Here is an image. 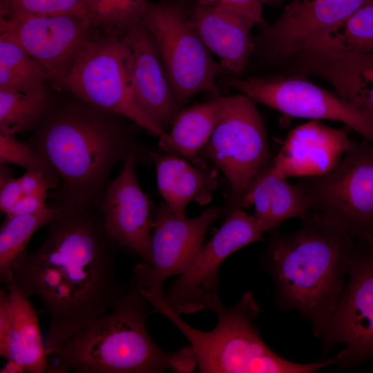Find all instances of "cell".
<instances>
[{"mask_svg":"<svg viewBox=\"0 0 373 373\" xmlns=\"http://www.w3.org/2000/svg\"><path fill=\"white\" fill-rule=\"evenodd\" d=\"M47 236L12 271L23 292L37 296L50 317L48 361L66 341L111 310L122 294L116 282L119 245L106 232L99 207L60 208Z\"/></svg>","mask_w":373,"mask_h":373,"instance_id":"obj_1","label":"cell"},{"mask_svg":"<svg viewBox=\"0 0 373 373\" xmlns=\"http://www.w3.org/2000/svg\"><path fill=\"white\" fill-rule=\"evenodd\" d=\"M122 116L97 108L75 97L57 100L26 143L56 170L60 186L50 205L60 208L99 207L110 173L134 153L150 152L137 142Z\"/></svg>","mask_w":373,"mask_h":373,"instance_id":"obj_2","label":"cell"},{"mask_svg":"<svg viewBox=\"0 0 373 373\" xmlns=\"http://www.w3.org/2000/svg\"><path fill=\"white\" fill-rule=\"evenodd\" d=\"M303 222L289 234L273 231L263 261L275 283L280 309L295 310L307 319L323 344L356 243L316 211Z\"/></svg>","mask_w":373,"mask_h":373,"instance_id":"obj_3","label":"cell"},{"mask_svg":"<svg viewBox=\"0 0 373 373\" xmlns=\"http://www.w3.org/2000/svg\"><path fill=\"white\" fill-rule=\"evenodd\" d=\"M147 298L134 284L125 289L114 307L66 341L48 359V372L189 373L197 365L190 346L166 352L146 327Z\"/></svg>","mask_w":373,"mask_h":373,"instance_id":"obj_4","label":"cell"},{"mask_svg":"<svg viewBox=\"0 0 373 373\" xmlns=\"http://www.w3.org/2000/svg\"><path fill=\"white\" fill-rule=\"evenodd\" d=\"M155 309L169 318L184 334L202 373H313L335 364L334 358L299 363L274 352L262 341L253 322L260 311L251 292H246L233 307L220 302L218 293L205 300L218 323L211 331L196 329L180 318L164 295L142 291Z\"/></svg>","mask_w":373,"mask_h":373,"instance_id":"obj_5","label":"cell"},{"mask_svg":"<svg viewBox=\"0 0 373 373\" xmlns=\"http://www.w3.org/2000/svg\"><path fill=\"white\" fill-rule=\"evenodd\" d=\"M192 1H148L142 19L159 48L180 110L197 93L220 96L217 80L227 75L191 22Z\"/></svg>","mask_w":373,"mask_h":373,"instance_id":"obj_6","label":"cell"},{"mask_svg":"<svg viewBox=\"0 0 373 373\" xmlns=\"http://www.w3.org/2000/svg\"><path fill=\"white\" fill-rule=\"evenodd\" d=\"M100 110L122 116L153 135L165 131L143 111L133 94L121 35L93 32L61 79L58 90Z\"/></svg>","mask_w":373,"mask_h":373,"instance_id":"obj_7","label":"cell"},{"mask_svg":"<svg viewBox=\"0 0 373 373\" xmlns=\"http://www.w3.org/2000/svg\"><path fill=\"white\" fill-rule=\"evenodd\" d=\"M351 141L344 157L329 172L303 177L296 186L312 209L356 241L373 244V146Z\"/></svg>","mask_w":373,"mask_h":373,"instance_id":"obj_8","label":"cell"},{"mask_svg":"<svg viewBox=\"0 0 373 373\" xmlns=\"http://www.w3.org/2000/svg\"><path fill=\"white\" fill-rule=\"evenodd\" d=\"M201 152L226 176L233 211L240 209L247 189L270 162L265 127L255 102L242 93L222 96L220 119Z\"/></svg>","mask_w":373,"mask_h":373,"instance_id":"obj_9","label":"cell"},{"mask_svg":"<svg viewBox=\"0 0 373 373\" xmlns=\"http://www.w3.org/2000/svg\"><path fill=\"white\" fill-rule=\"evenodd\" d=\"M221 78L227 86L286 116L340 122L373 142V123L364 114L336 93L305 79L281 76L242 79L230 75Z\"/></svg>","mask_w":373,"mask_h":373,"instance_id":"obj_10","label":"cell"},{"mask_svg":"<svg viewBox=\"0 0 373 373\" xmlns=\"http://www.w3.org/2000/svg\"><path fill=\"white\" fill-rule=\"evenodd\" d=\"M357 245L347 274L348 283L336 303L325 351L345 345L334 356L341 369L352 367L373 356V244Z\"/></svg>","mask_w":373,"mask_h":373,"instance_id":"obj_11","label":"cell"},{"mask_svg":"<svg viewBox=\"0 0 373 373\" xmlns=\"http://www.w3.org/2000/svg\"><path fill=\"white\" fill-rule=\"evenodd\" d=\"M366 0H292L255 37L254 52L269 61L292 59L334 34Z\"/></svg>","mask_w":373,"mask_h":373,"instance_id":"obj_12","label":"cell"},{"mask_svg":"<svg viewBox=\"0 0 373 373\" xmlns=\"http://www.w3.org/2000/svg\"><path fill=\"white\" fill-rule=\"evenodd\" d=\"M211 207L198 217L178 216L160 204L154 209L151 238V261L133 269V283L139 288L164 295V283L170 276L182 274L204 245L206 233L218 216Z\"/></svg>","mask_w":373,"mask_h":373,"instance_id":"obj_13","label":"cell"},{"mask_svg":"<svg viewBox=\"0 0 373 373\" xmlns=\"http://www.w3.org/2000/svg\"><path fill=\"white\" fill-rule=\"evenodd\" d=\"M264 231L254 216L233 211L214 236L202 247L187 269L171 285L165 300L178 314L205 309L206 299L218 293L222 262L243 247L263 241Z\"/></svg>","mask_w":373,"mask_h":373,"instance_id":"obj_14","label":"cell"},{"mask_svg":"<svg viewBox=\"0 0 373 373\" xmlns=\"http://www.w3.org/2000/svg\"><path fill=\"white\" fill-rule=\"evenodd\" d=\"M94 28L89 19L75 15L0 17V39L15 44L39 61L57 90Z\"/></svg>","mask_w":373,"mask_h":373,"instance_id":"obj_15","label":"cell"},{"mask_svg":"<svg viewBox=\"0 0 373 373\" xmlns=\"http://www.w3.org/2000/svg\"><path fill=\"white\" fill-rule=\"evenodd\" d=\"M137 160H142L131 153L123 161L119 174L105 189L99 210L108 234L149 264L154 210L137 178Z\"/></svg>","mask_w":373,"mask_h":373,"instance_id":"obj_16","label":"cell"},{"mask_svg":"<svg viewBox=\"0 0 373 373\" xmlns=\"http://www.w3.org/2000/svg\"><path fill=\"white\" fill-rule=\"evenodd\" d=\"M127 52V70L135 97L164 131L181 111L159 48L142 21L121 35Z\"/></svg>","mask_w":373,"mask_h":373,"instance_id":"obj_17","label":"cell"},{"mask_svg":"<svg viewBox=\"0 0 373 373\" xmlns=\"http://www.w3.org/2000/svg\"><path fill=\"white\" fill-rule=\"evenodd\" d=\"M0 290V355L21 364L26 372L43 373L48 355L39 325V315L21 290L12 271Z\"/></svg>","mask_w":373,"mask_h":373,"instance_id":"obj_18","label":"cell"},{"mask_svg":"<svg viewBox=\"0 0 373 373\" xmlns=\"http://www.w3.org/2000/svg\"><path fill=\"white\" fill-rule=\"evenodd\" d=\"M350 128L328 127L312 120L292 130L277 156L271 162L280 175L312 176L326 173L341 161L352 141Z\"/></svg>","mask_w":373,"mask_h":373,"instance_id":"obj_19","label":"cell"},{"mask_svg":"<svg viewBox=\"0 0 373 373\" xmlns=\"http://www.w3.org/2000/svg\"><path fill=\"white\" fill-rule=\"evenodd\" d=\"M191 19L202 41L227 75L239 77L254 52L251 30L255 26L247 18L223 8L204 6L193 0Z\"/></svg>","mask_w":373,"mask_h":373,"instance_id":"obj_20","label":"cell"},{"mask_svg":"<svg viewBox=\"0 0 373 373\" xmlns=\"http://www.w3.org/2000/svg\"><path fill=\"white\" fill-rule=\"evenodd\" d=\"M254 206V216L265 232L284 221L298 218L303 221L313 212L304 193L276 173L271 162L251 182L245 193L240 207Z\"/></svg>","mask_w":373,"mask_h":373,"instance_id":"obj_21","label":"cell"},{"mask_svg":"<svg viewBox=\"0 0 373 373\" xmlns=\"http://www.w3.org/2000/svg\"><path fill=\"white\" fill-rule=\"evenodd\" d=\"M156 169L157 188L166 207L172 213L185 215L191 202L208 203L218 185L216 169H199L172 154L150 152Z\"/></svg>","mask_w":373,"mask_h":373,"instance_id":"obj_22","label":"cell"},{"mask_svg":"<svg viewBox=\"0 0 373 373\" xmlns=\"http://www.w3.org/2000/svg\"><path fill=\"white\" fill-rule=\"evenodd\" d=\"M222 97L182 109L170 131L159 137V146L169 154L195 158L209 140L220 119Z\"/></svg>","mask_w":373,"mask_h":373,"instance_id":"obj_23","label":"cell"},{"mask_svg":"<svg viewBox=\"0 0 373 373\" xmlns=\"http://www.w3.org/2000/svg\"><path fill=\"white\" fill-rule=\"evenodd\" d=\"M53 205L33 213L6 216L0 229V277L4 281L19 259L27 251L33 233L48 224L59 213Z\"/></svg>","mask_w":373,"mask_h":373,"instance_id":"obj_24","label":"cell"},{"mask_svg":"<svg viewBox=\"0 0 373 373\" xmlns=\"http://www.w3.org/2000/svg\"><path fill=\"white\" fill-rule=\"evenodd\" d=\"M54 100L47 89L32 93L0 89V131L12 135L34 131Z\"/></svg>","mask_w":373,"mask_h":373,"instance_id":"obj_25","label":"cell"},{"mask_svg":"<svg viewBox=\"0 0 373 373\" xmlns=\"http://www.w3.org/2000/svg\"><path fill=\"white\" fill-rule=\"evenodd\" d=\"M42 65L15 44L0 39V89L25 93L47 89Z\"/></svg>","mask_w":373,"mask_h":373,"instance_id":"obj_26","label":"cell"},{"mask_svg":"<svg viewBox=\"0 0 373 373\" xmlns=\"http://www.w3.org/2000/svg\"><path fill=\"white\" fill-rule=\"evenodd\" d=\"M148 0H89V17L95 28L118 35L142 21Z\"/></svg>","mask_w":373,"mask_h":373,"instance_id":"obj_27","label":"cell"},{"mask_svg":"<svg viewBox=\"0 0 373 373\" xmlns=\"http://www.w3.org/2000/svg\"><path fill=\"white\" fill-rule=\"evenodd\" d=\"M323 41L352 50L373 52V0H366Z\"/></svg>","mask_w":373,"mask_h":373,"instance_id":"obj_28","label":"cell"},{"mask_svg":"<svg viewBox=\"0 0 373 373\" xmlns=\"http://www.w3.org/2000/svg\"><path fill=\"white\" fill-rule=\"evenodd\" d=\"M0 163L12 164L26 171L39 173L57 189L61 178L52 166L26 142L18 141L12 134L0 131Z\"/></svg>","mask_w":373,"mask_h":373,"instance_id":"obj_29","label":"cell"},{"mask_svg":"<svg viewBox=\"0 0 373 373\" xmlns=\"http://www.w3.org/2000/svg\"><path fill=\"white\" fill-rule=\"evenodd\" d=\"M89 0H1V15H75L89 17Z\"/></svg>","mask_w":373,"mask_h":373,"instance_id":"obj_30","label":"cell"},{"mask_svg":"<svg viewBox=\"0 0 373 373\" xmlns=\"http://www.w3.org/2000/svg\"><path fill=\"white\" fill-rule=\"evenodd\" d=\"M204 6L226 9L251 21L254 25L263 22L262 12L265 5L278 0H195Z\"/></svg>","mask_w":373,"mask_h":373,"instance_id":"obj_31","label":"cell"},{"mask_svg":"<svg viewBox=\"0 0 373 373\" xmlns=\"http://www.w3.org/2000/svg\"><path fill=\"white\" fill-rule=\"evenodd\" d=\"M19 178H15L7 164L0 163V209L10 214L22 195Z\"/></svg>","mask_w":373,"mask_h":373,"instance_id":"obj_32","label":"cell"},{"mask_svg":"<svg viewBox=\"0 0 373 373\" xmlns=\"http://www.w3.org/2000/svg\"><path fill=\"white\" fill-rule=\"evenodd\" d=\"M48 193L22 195L10 214L6 216L26 215L35 213L46 208Z\"/></svg>","mask_w":373,"mask_h":373,"instance_id":"obj_33","label":"cell"},{"mask_svg":"<svg viewBox=\"0 0 373 373\" xmlns=\"http://www.w3.org/2000/svg\"><path fill=\"white\" fill-rule=\"evenodd\" d=\"M19 180L23 195L48 193V190L52 189L48 180L37 172L26 171Z\"/></svg>","mask_w":373,"mask_h":373,"instance_id":"obj_34","label":"cell"},{"mask_svg":"<svg viewBox=\"0 0 373 373\" xmlns=\"http://www.w3.org/2000/svg\"><path fill=\"white\" fill-rule=\"evenodd\" d=\"M356 108L373 123V90L358 104Z\"/></svg>","mask_w":373,"mask_h":373,"instance_id":"obj_35","label":"cell"},{"mask_svg":"<svg viewBox=\"0 0 373 373\" xmlns=\"http://www.w3.org/2000/svg\"><path fill=\"white\" fill-rule=\"evenodd\" d=\"M1 373H23L26 372L24 367L19 363L13 360H7L2 368Z\"/></svg>","mask_w":373,"mask_h":373,"instance_id":"obj_36","label":"cell"}]
</instances>
